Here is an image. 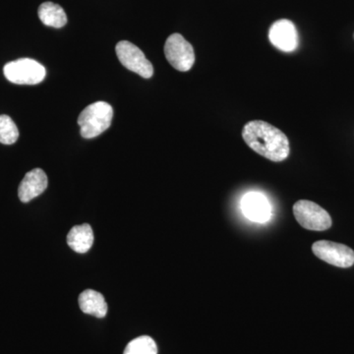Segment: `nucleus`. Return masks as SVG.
<instances>
[{
  "mask_svg": "<svg viewBox=\"0 0 354 354\" xmlns=\"http://www.w3.org/2000/svg\"><path fill=\"white\" fill-rule=\"evenodd\" d=\"M167 62L178 71H189L195 62L194 48L180 34H172L165 44Z\"/></svg>",
  "mask_w": 354,
  "mask_h": 354,
  "instance_id": "obj_5",
  "label": "nucleus"
},
{
  "mask_svg": "<svg viewBox=\"0 0 354 354\" xmlns=\"http://www.w3.org/2000/svg\"><path fill=\"white\" fill-rule=\"evenodd\" d=\"M48 176L41 169H35L26 174L21 181L18 196L21 202L28 203L43 194L48 187Z\"/></svg>",
  "mask_w": 354,
  "mask_h": 354,
  "instance_id": "obj_9",
  "label": "nucleus"
},
{
  "mask_svg": "<svg viewBox=\"0 0 354 354\" xmlns=\"http://www.w3.org/2000/svg\"><path fill=\"white\" fill-rule=\"evenodd\" d=\"M293 215L305 230L324 232L332 227V218L326 209L316 203L300 200L293 206Z\"/></svg>",
  "mask_w": 354,
  "mask_h": 354,
  "instance_id": "obj_4",
  "label": "nucleus"
},
{
  "mask_svg": "<svg viewBox=\"0 0 354 354\" xmlns=\"http://www.w3.org/2000/svg\"><path fill=\"white\" fill-rule=\"evenodd\" d=\"M38 14L41 22L48 27L59 29L66 25L67 16L64 8L53 2H44L41 4L39 7Z\"/></svg>",
  "mask_w": 354,
  "mask_h": 354,
  "instance_id": "obj_13",
  "label": "nucleus"
},
{
  "mask_svg": "<svg viewBox=\"0 0 354 354\" xmlns=\"http://www.w3.org/2000/svg\"><path fill=\"white\" fill-rule=\"evenodd\" d=\"M79 306L83 313L104 318L108 313V304L104 295L93 290H84L79 297Z\"/></svg>",
  "mask_w": 354,
  "mask_h": 354,
  "instance_id": "obj_12",
  "label": "nucleus"
},
{
  "mask_svg": "<svg viewBox=\"0 0 354 354\" xmlns=\"http://www.w3.org/2000/svg\"><path fill=\"white\" fill-rule=\"evenodd\" d=\"M242 209L249 220L264 223L271 216V207L264 195L258 192H250L242 199Z\"/></svg>",
  "mask_w": 354,
  "mask_h": 354,
  "instance_id": "obj_10",
  "label": "nucleus"
},
{
  "mask_svg": "<svg viewBox=\"0 0 354 354\" xmlns=\"http://www.w3.org/2000/svg\"><path fill=\"white\" fill-rule=\"evenodd\" d=\"M113 116V108L108 102H97L90 104L78 118L81 135L86 139L99 136L111 127Z\"/></svg>",
  "mask_w": 354,
  "mask_h": 354,
  "instance_id": "obj_2",
  "label": "nucleus"
},
{
  "mask_svg": "<svg viewBox=\"0 0 354 354\" xmlns=\"http://www.w3.org/2000/svg\"><path fill=\"white\" fill-rule=\"evenodd\" d=\"M269 39L272 46L285 53H292L298 46V32L290 20L276 21L270 28Z\"/></svg>",
  "mask_w": 354,
  "mask_h": 354,
  "instance_id": "obj_8",
  "label": "nucleus"
},
{
  "mask_svg": "<svg viewBox=\"0 0 354 354\" xmlns=\"http://www.w3.org/2000/svg\"><path fill=\"white\" fill-rule=\"evenodd\" d=\"M123 354H158L155 341L148 335H142L127 344Z\"/></svg>",
  "mask_w": 354,
  "mask_h": 354,
  "instance_id": "obj_14",
  "label": "nucleus"
},
{
  "mask_svg": "<svg viewBox=\"0 0 354 354\" xmlns=\"http://www.w3.org/2000/svg\"><path fill=\"white\" fill-rule=\"evenodd\" d=\"M19 138V130L8 115H0V143L12 145Z\"/></svg>",
  "mask_w": 354,
  "mask_h": 354,
  "instance_id": "obj_15",
  "label": "nucleus"
},
{
  "mask_svg": "<svg viewBox=\"0 0 354 354\" xmlns=\"http://www.w3.org/2000/svg\"><path fill=\"white\" fill-rule=\"evenodd\" d=\"M67 244L77 253H86L94 244V232L88 223L75 225L70 230L67 235Z\"/></svg>",
  "mask_w": 354,
  "mask_h": 354,
  "instance_id": "obj_11",
  "label": "nucleus"
},
{
  "mask_svg": "<svg viewBox=\"0 0 354 354\" xmlns=\"http://www.w3.org/2000/svg\"><path fill=\"white\" fill-rule=\"evenodd\" d=\"M312 251L319 259L335 267L349 268L354 264V251L344 244L317 241L312 246Z\"/></svg>",
  "mask_w": 354,
  "mask_h": 354,
  "instance_id": "obj_7",
  "label": "nucleus"
},
{
  "mask_svg": "<svg viewBox=\"0 0 354 354\" xmlns=\"http://www.w3.org/2000/svg\"><path fill=\"white\" fill-rule=\"evenodd\" d=\"M7 80L17 85H37L43 82L46 70L31 58H21L9 62L3 69Z\"/></svg>",
  "mask_w": 354,
  "mask_h": 354,
  "instance_id": "obj_3",
  "label": "nucleus"
},
{
  "mask_svg": "<svg viewBox=\"0 0 354 354\" xmlns=\"http://www.w3.org/2000/svg\"><path fill=\"white\" fill-rule=\"evenodd\" d=\"M242 137L253 151L272 162H283L290 156V141L285 133L265 121L246 123Z\"/></svg>",
  "mask_w": 354,
  "mask_h": 354,
  "instance_id": "obj_1",
  "label": "nucleus"
},
{
  "mask_svg": "<svg viewBox=\"0 0 354 354\" xmlns=\"http://www.w3.org/2000/svg\"><path fill=\"white\" fill-rule=\"evenodd\" d=\"M115 50L121 64L128 70L145 79L153 76V65L147 59L143 51L140 50L138 46L130 41H121L116 44Z\"/></svg>",
  "mask_w": 354,
  "mask_h": 354,
  "instance_id": "obj_6",
  "label": "nucleus"
}]
</instances>
